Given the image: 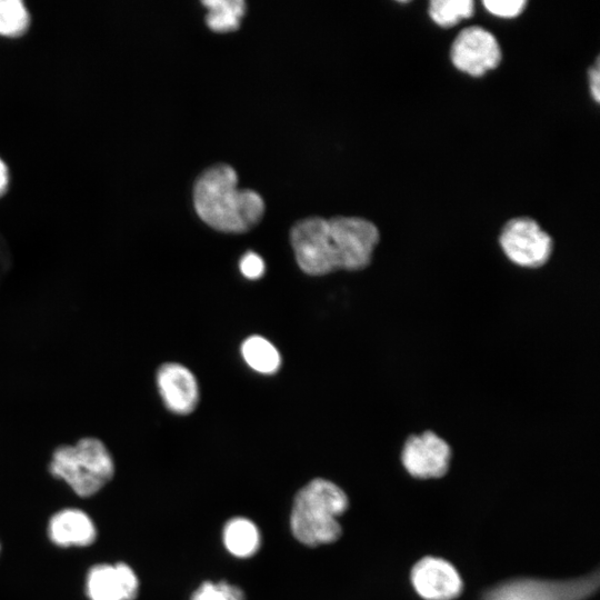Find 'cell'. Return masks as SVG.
<instances>
[{"label": "cell", "mask_w": 600, "mask_h": 600, "mask_svg": "<svg viewBox=\"0 0 600 600\" xmlns=\"http://www.w3.org/2000/svg\"><path fill=\"white\" fill-rule=\"evenodd\" d=\"M198 216L211 228L240 233L254 227L263 216L264 202L259 193L238 188V176L226 163L204 170L193 187Z\"/></svg>", "instance_id": "7a4b0ae2"}, {"label": "cell", "mask_w": 600, "mask_h": 600, "mask_svg": "<svg viewBox=\"0 0 600 600\" xmlns=\"http://www.w3.org/2000/svg\"><path fill=\"white\" fill-rule=\"evenodd\" d=\"M411 582L416 592L426 600H452L462 590V580L457 569L447 560L426 557L411 570Z\"/></svg>", "instance_id": "9c48e42d"}, {"label": "cell", "mask_w": 600, "mask_h": 600, "mask_svg": "<svg viewBox=\"0 0 600 600\" xmlns=\"http://www.w3.org/2000/svg\"><path fill=\"white\" fill-rule=\"evenodd\" d=\"M598 586L597 572L566 581L520 578L496 586L482 600H586Z\"/></svg>", "instance_id": "8992f818"}, {"label": "cell", "mask_w": 600, "mask_h": 600, "mask_svg": "<svg viewBox=\"0 0 600 600\" xmlns=\"http://www.w3.org/2000/svg\"><path fill=\"white\" fill-rule=\"evenodd\" d=\"M348 508L344 491L326 479H314L297 493L290 517L293 536L310 547L331 543L341 536L338 517Z\"/></svg>", "instance_id": "3957f363"}, {"label": "cell", "mask_w": 600, "mask_h": 600, "mask_svg": "<svg viewBox=\"0 0 600 600\" xmlns=\"http://www.w3.org/2000/svg\"><path fill=\"white\" fill-rule=\"evenodd\" d=\"M139 579L123 562L96 564L87 573L86 593L89 600H134Z\"/></svg>", "instance_id": "30bf717a"}, {"label": "cell", "mask_w": 600, "mask_h": 600, "mask_svg": "<svg viewBox=\"0 0 600 600\" xmlns=\"http://www.w3.org/2000/svg\"><path fill=\"white\" fill-rule=\"evenodd\" d=\"M379 240L377 226L361 217H311L298 221L290 232L296 261L310 276L363 270Z\"/></svg>", "instance_id": "6da1fadb"}, {"label": "cell", "mask_w": 600, "mask_h": 600, "mask_svg": "<svg viewBox=\"0 0 600 600\" xmlns=\"http://www.w3.org/2000/svg\"><path fill=\"white\" fill-rule=\"evenodd\" d=\"M239 268L241 273L251 280L259 279L264 273L263 259L256 252H247L240 260Z\"/></svg>", "instance_id": "ffe728a7"}, {"label": "cell", "mask_w": 600, "mask_h": 600, "mask_svg": "<svg viewBox=\"0 0 600 600\" xmlns=\"http://www.w3.org/2000/svg\"><path fill=\"white\" fill-rule=\"evenodd\" d=\"M498 243L504 258L521 269L546 266L553 252L551 236L529 217L508 220L501 228Z\"/></svg>", "instance_id": "5b68a950"}, {"label": "cell", "mask_w": 600, "mask_h": 600, "mask_svg": "<svg viewBox=\"0 0 600 600\" xmlns=\"http://www.w3.org/2000/svg\"><path fill=\"white\" fill-rule=\"evenodd\" d=\"M501 48L497 38L480 26L461 30L450 48V59L461 72L482 77L496 69L501 61Z\"/></svg>", "instance_id": "52a82bcc"}, {"label": "cell", "mask_w": 600, "mask_h": 600, "mask_svg": "<svg viewBox=\"0 0 600 600\" xmlns=\"http://www.w3.org/2000/svg\"><path fill=\"white\" fill-rule=\"evenodd\" d=\"M241 354L247 364L260 373H274L281 364L277 348L261 336L247 338L241 346Z\"/></svg>", "instance_id": "5bb4252c"}, {"label": "cell", "mask_w": 600, "mask_h": 600, "mask_svg": "<svg viewBox=\"0 0 600 600\" xmlns=\"http://www.w3.org/2000/svg\"><path fill=\"white\" fill-rule=\"evenodd\" d=\"M97 534L96 524L90 516L76 508L56 512L48 523L50 541L61 548L88 547L96 541Z\"/></svg>", "instance_id": "7c38bea8"}, {"label": "cell", "mask_w": 600, "mask_h": 600, "mask_svg": "<svg viewBox=\"0 0 600 600\" xmlns=\"http://www.w3.org/2000/svg\"><path fill=\"white\" fill-rule=\"evenodd\" d=\"M49 471L77 496L88 498L111 481L114 460L102 440L83 437L74 443L57 447L50 457Z\"/></svg>", "instance_id": "277c9868"}, {"label": "cell", "mask_w": 600, "mask_h": 600, "mask_svg": "<svg viewBox=\"0 0 600 600\" xmlns=\"http://www.w3.org/2000/svg\"><path fill=\"white\" fill-rule=\"evenodd\" d=\"M8 183V170L3 161L0 159V194L4 191Z\"/></svg>", "instance_id": "7402d4cb"}, {"label": "cell", "mask_w": 600, "mask_h": 600, "mask_svg": "<svg viewBox=\"0 0 600 600\" xmlns=\"http://www.w3.org/2000/svg\"><path fill=\"white\" fill-rule=\"evenodd\" d=\"M190 600H244L240 588L226 581L203 582L193 592Z\"/></svg>", "instance_id": "ac0fdd59"}, {"label": "cell", "mask_w": 600, "mask_h": 600, "mask_svg": "<svg viewBox=\"0 0 600 600\" xmlns=\"http://www.w3.org/2000/svg\"><path fill=\"white\" fill-rule=\"evenodd\" d=\"M156 384L166 408L177 414H188L199 401V388L193 373L176 362L163 363L156 373Z\"/></svg>", "instance_id": "8fae6325"}, {"label": "cell", "mask_w": 600, "mask_h": 600, "mask_svg": "<svg viewBox=\"0 0 600 600\" xmlns=\"http://www.w3.org/2000/svg\"><path fill=\"white\" fill-rule=\"evenodd\" d=\"M223 543L233 556L247 558L259 549L260 533L252 521L246 518H233L224 526Z\"/></svg>", "instance_id": "4fadbf2b"}, {"label": "cell", "mask_w": 600, "mask_h": 600, "mask_svg": "<svg viewBox=\"0 0 600 600\" xmlns=\"http://www.w3.org/2000/svg\"><path fill=\"white\" fill-rule=\"evenodd\" d=\"M0 553H1V543H0Z\"/></svg>", "instance_id": "603a6c76"}, {"label": "cell", "mask_w": 600, "mask_h": 600, "mask_svg": "<svg viewBox=\"0 0 600 600\" xmlns=\"http://www.w3.org/2000/svg\"><path fill=\"white\" fill-rule=\"evenodd\" d=\"M451 454V448L442 437L432 430H424L406 439L400 459L410 476L430 479L448 472Z\"/></svg>", "instance_id": "ba28073f"}, {"label": "cell", "mask_w": 600, "mask_h": 600, "mask_svg": "<svg viewBox=\"0 0 600 600\" xmlns=\"http://www.w3.org/2000/svg\"><path fill=\"white\" fill-rule=\"evenodd\" d=\"M29 24V13L19 0H0V33L17 36Z\"/></svg>", "instance_id": "e0dca14e"}, {"label": "cell", "mask_w": 600, "mask_h": 600, "mask_svg": "<svg viewBox=\"0 0 600 600\" xmlns=\"http://www.w3.org/2000/svg\"><path fill=\"white\" fill-rule=\"evenodd\" d=\"M206 22L217 32H227L238 29L240 19L246 12V3L242 0H206Z\"/></svg>", "instance_id": "9a60e30c"}, {"label": "cell", "mask_w": 600, "mask_h": 600, "mask_svg": "<svg viewBox=\"0 0 600 600\" xmlns=\"http://www.w3.org/2000/svg\"><path fill=\"white\" fill-rule=\"evenodd\" d=\"M483 7L488 12L500 18L518 17L524 9V0H484Z\"/></svg>", "instance_id": "d6986e66"}, {"label": "cell", "mask_w": 600, "mask_h": 600, "mask_svg": "<svg viewBox=\"0 0 600 600\" xmlns=\"http://www.w3.org/2000/svg\"><path fill=\"white\" fill-rule=\"evenodd\" d=\"M473 11L474 2L472 0H432L428 8L431 20L442 28L458 24L470 18Z\"/></svg>", "instance_id": "2e32d148"}, {"label": "cell", "mask_w": 600, "mask_h": 600, "mask_svg": "<svg viewBox=\"0 0 600 600\" xmlns=\"http://www.w3.org/2000/svg\"><path fill=\"white\" fill-rule=\"evenodd\" d=\"M589 88L591 96L596 102H599L600 100V69H599V60L597 59L593 67L589 70Z\"/></svg>", "instance_id": "44dd1931"}]
</instances>
